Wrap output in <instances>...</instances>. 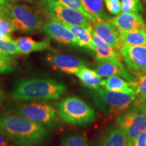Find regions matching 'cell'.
<instances>
[{"instance_id":"1","label":"cell","mask_w":146,"mask_h":146,"mask_svg":"<svg viewBox=\"0 0 146 146\" xmlns=\"http://www.w3.org/2000/svg\"><path fill=\"white\" fill-rule=\"evenodd\" d=\"M0 131L18 146H40L50 136L47 127L16 114H0Z\"/></svg>"},{"instance_id":"2","label":"cell","mask_w":146,"mask_h":146,"mask_svg":"<svg viewBox=\"0 0 146 146\" xmlns=\"http://www.w3.org/2000/svg\"><path fill=\"white\" fill-rule=\"evenodd\" d=\"M67 90L64 84L50 77L21 78L12 83L10 95L22 101L58 100Z\"/></svg>"},{"instance_id":"3","label":"cell","mask_w":146,"mask_h":146,"mask_svg":"<svg viewBox=\"0 0 146 146\" xmlns=\"http://www.w3.org/2000/svg\"><path fill=\"white\" fill-rule=\"evenodd\" d=\"M56 112L64 123L74 127H83L92 123L96 118V112L79 97H66L56 104Z\"/></svg>"},{"instance_id":"4","label":"cell","mask_w":146,"mask_h":146,"mask_svg":"<svg viewBox=\"0 0 146 146\" xmlns=\"http://www.w3.org/2000/svg\"><path fill=\"white\" fill-rule=\"evenodd\" d=\"M91 95L95 105L102 112L112 116H118L130 109L135 98L133 93L108 91L102 87L91 89Z\"/></svg>"},{"instance_id":"5","label":"cell","mask_w":146,"mask_h":146,"mask_svg":"<svg viewBox=\"0 0 146 146\" xmlns=\"http://www.w3.org/2000/svg\"><path fill=\"white\" fill-rule=\"evenodd\" d=\"M9 112L39 123L49 129H54L56 122V112L52 106L43 102L6 104Z\"/></svg>"},{"instance_id":"6","label":"cell","mask_w":146,"mask_h":146,"mask_svg":"<svg viewBox=\"0 0 146 146\" xmlns=\"http://www.w3.org/2000/svg\"><path fill=\"white\" fill-rule=\"evenodd\" d=\"M1 12L9 18L16 30L31 33L42 27L39 16L24 5L7 3Z\"/></svg>"},{"instance_id":"7","label":"cell","mask_w":146,"mask_h":146,"mask_svg":"<svg viewBox=\"0 0 146 146\" xmlns=\"http://www.w3.org/2000/svg\"><path fill=\"white\" fill-rule=\"evenodd\" d=\"M42 4L51 21L78 25L91 31L93 23L81 12L61 4L56 0H43Z\"/></svg>"},{"instance_id":"8","label":"cell","mask_w":146,"mask_h":146,"mask_svg":"<svg viewBox=\"0 0 146 146\" xmlns=\"http://www.w3.org/2000/svg\"><path fill=\"white\" fill-rule=\"evenodd\" d=\"M116 126L125 133L127 141H135L140 133L146 131V114L131 108L117 116Z\"/></svg>"},{"instance_id":"9","label":"cell","mask_w":146,"mask_h":146,"mask_svg":"<svg viewBox=\"0 0 146 146\" xmlns=\"http://www.w3.org/2000/svg\"><path fill=\"white\" fill-rule=\"evenodd\" d=\"M119 52L129 70L135 73L146 72V45H122Z\"/></svg>"},{"instance_id":"10","label":"cell","mask_w":146,"mask_h":146,"mask_svg":"<svg viewBox=\"0 0 146 146\" xmlns=\"http://www.w3.org/2000/svg\"><path fill=\"white\" fill-rule=\"evenodd\" d=\"M95 71L101 77L108 78L113 76H122L124 79L133 83L135 76L125 68L121 62L118 58H108V59L97 60L95 65Z\"/></svg>"},{"instance_id":"11","label":"cell","mask_w":146,"mask_h":146,"mask_svg":"<svg viewBox=\"0 0 146 146\" xmlns=\"http://www.w3.org/2000/svg\"><path fill=\"white\" fill-rule=\"evenodd\" d=\"M47 61L54 69L69 74H76L80 69L87 66L84 60L68 54H50L47 57Z\"/></svg>"},{"instance_id":"12","label":"cell","mask_w":146,"mask_h":146,"mask_svg":"<svg viewBox=\"0 0 146 146\" xmlns=\"http://www.w3.org/2000/svg\"><path fill=\"white\" fill-rule=\"evenodd\" d=\"M91 31L112 48L119 52L122 45L120 39V31L112 23L109 21H102L93 23Z\"/></svg>"},{"instance_id":"13","label":"cell","mask_w":146,"mask_h":146,"mask_svg":"<svg viewBox=\"0 0 146 146\" xmlns=\"http://www.w3.org/2000/svg\"><path fill=\"white\" fill-rule=\"evenodd\" d=\"M41 27L47 36L58 43L78 46V43L74 35L61 23L51 21L50 23L44 24Z\"/></svg>"},{"instance_id":"14","label":"cell","mask_w":146,"mask_h":146,"mask_svg":"<svg viewBox=\"0 0 146 146\" xmlns=\"http://www.w3.org/2000/svg\"><path fill=\"white\" fill-rule=\"evenodd\" d=\"M109 21L120 31L146 29V25L141 14L121 12L111 18Z\"/></svg>"},{"instance_id":"15","label":"cell","mask_w":146,"mask_h":146,"mask_svg":"<svg viewBox=\"0 0 146 146\" xmlns=\"http://www.w3.org/2000/svg\"><path fill=\"white\" fill-rule=\"evenodd\" d=\"M92 36L94 52L96 54V60L108 59V58H118L121 60L120 52L114 50L110 45L99 37L93 31H91Z\"/></svg>"},{"instance_id":"16","label":"cell","mask_w":146,"mask_h":146,"mask_svg":"<svg viewBox=\"0 0 146 146\" xmlns=\"http://www.w3.org/2000/svg\"><path fill=\"white\" fill-rule=\"evenodd\" d=\"M20 54H29L31 52L49 50L50 43L48 40L36 41L28 36L21 37L15 41Z\"/></svg>"},{"instance_id":"17","label":"cell","mask_w":146,"mask_h":146,"mask_svg":"<svg viewBox=\"0 0 146 146\" xmlns=\"http://www.w3.org/2000/svg\"><path fill=\"white\" fill-rule=\"evenodd\" d=\"M101 87L108 91L135 94L133 83L118 76H113L102 80Z\"/></svg>"},{"instance_id":"18","label":"cell","mask_w":146,"mask_h":146,"mask_svg":"<svg viewBox=\"0 0 146 146\" xmlns=\"http://www.w3.org/2000/svg\"><path fill=\"white\" fill-rule=\"evenodd\" d=\"M58 23H61L62 25L66 27L74 35L78 43V46L85 47L92 51L94 50L91 31L78 25H69V24L62 23V22H58Z\"/></svg>"},{"instance_id":"19","label":"cell","mask_w":146,"mask_h":146,"mask_svg":"<svg viewBox=\"0 0 146 146\" xmlns=\"http://www.w3.org/2000/svg\"><path fill=\"white\" fill-rule=\"evenodd\" d=\"M125 133L117 126H111L107 129L101 146H126Z\"/></svg>"},{"instance_id":"20","label":"cell","mask_w":146,"mask_h":146,"mask_svg":"<svg viewBox=\"0 0 146 146\" xmlns=\"http://www.w3.org/2000/svg\"><path fill=\"white\" fill-rule=\"evenodd\" d=\"M75 75L85 87L91 89H96L101 87L102 77L95 70L83 67L76 72Z\"/></svg>"},{"instance_id":"21","label":"cell","mask_w":146,"mask_h":146,"mask_svg":"<svg viewBox=\"0 0 146 146\" xmlns=\"http://www.w3.org/2000/svg\"><path fill=\"white\" fill-rule=\"evenodd\" d=\"M120 39L122 45H146V29L120 31Z\"/></svg>"},{"instance_id":"22","label":"cell","mask_w":146,"mask_h":146,"mask_svg":"<svg viewBox=\"0 0 146 146\" xmlns=\"http://www.w3.org/2000/svg\"><path fill=\"white\" fill-rule=\"evenodd\" d=\"M133 83L135 89V98L131 108L136 107L142 104L146 103V72L135 73Z\"/></svg>"},{"instance_id":"23","label":"cell","mask_w":146,"mask_h":146,"mask_svg":"<svg viewBox=\"0 0 146 146\" xmlns=\"http://www.w3.org/2000/svg\"><path fill=\"white\" fill-rule=\"evenodd\" d=\"M82 2L87 12L98 21H110L111 18L104 10L103 0H82Z\"/></svg>"},{"instance_id":"24","label":"cell","mask_w":146,"mask_h":146,"mask_svg":"<svg viewBox=\"0 0 146 146\" xmlns=\"http://www.w3.org/2000/svg\"><path fill=\"white\" fill-rule=\"evenodd\" d=\"M60 146H89V143L83 133H71L63 137Z\"/></svg>"},{"instance_id":"25","label":"cell","mask_w":146,"mask_h":146,"mask_svg":"<svg viewBox=\"0 0 146 146\" xmlns=\"http://www.w3.org/2000/svg\"><path fill=\"white\" fill-rule=\"evenodd\" d=\"M56 1L69 8L81 12L87 18H89L93 23L98 21L96 17L89 14L86 10V9L84 7L83 2H82V0H56Z\"/></svg>"},{"instance_id":"26","label":"cell","mask_w":146,"mask_h":146,"mask_svg":"<svg viewBox=\"0 0 146 146\" xmlns=\"http://www.w3.org/2000/svg\"><path fill=\"white\" fill-rule=\"evenodd\" d=\"M121 11L125 13L141 14L143 9L140 0H122Z\"/></svg>"},{"instance_id":"27","label":"cell","mask_w":146,"mask_h":146,"mask_svg":"<svg viewBox=\"0 0 146 146\" xmlns=\"http://www.w3.org/2000/svg\"><path fill=\"white\" fill-rule=\"evenodd\" d=\"M16 30L15 27L11 23L9 18L5 16L2 12H0V32L9 35Z\"/></svg>"},{"instance_id":"28","label":"cell","mask_w":146,"mask_h":146,"mask_svg":"<svg viewBox=\"0 0 146 146\" xmlns=\"http://www.w3.org/2000/svg\"><path fill=\"white\" fill-rule=\"evenodd\" d=\"M0 50L10 55L20 54L15 41L0 39Z\"/></svg>"},{"instance_id":"29","label":"cell","mask_w":146,"mask_h":146,"mask_svg":"<svg viewBox=\"0 0 146 146\" xmlns=\"http://www.w3.org/2000/svg\"><path fill=\"white\" fill-rule=\"evenodd\" d=\"M107 10L113 15H118L122 12L121 1L120 0H104Z\"/></svg>"},{"instance_id":"30","label":"cell","mask_w":146,"mask_h":146,"mask_svg":"<svg viewBox=\"0 0 146 146\" xmlns=\"http://www.w3.org/2000/svg\"><path fill=\"white\" fill-rule=\"evenodd\" d=\"M0 62L10 65L11 66H14L15 64V60H14V58L10 54L3 52L1 50H0Z\"/></svg>"},{"instance_id":"31","label":"cell","mask_w":146,"mask_h":146,"mask_svg":"<svg viewBox=\"0 0 146 146\" xmlns=\"http://www.w3.org/2000/svg\"><path fill=\"white\" fill-rule=\"evenodd\" d=\"M135 146H146V131L139 135L134 141Z\"/></svg>"},{"instance_id":"32","label":"cell","mask_w":146,"mask_h":146,"mask_svg":"<svg viewBox=\"0 0 146 146\" xmlns=\"http://www.w3.org/2000/svg\"><path fill=\"white\" fill-rule=\"evenodd\" d=\"M14 71V68L6 64L0 62V74H8Z\"/></svg>"},{"instance_id":"33","label":"cell","mask_w":146,"mask_h":146,"mask_svg":"<svg viewBox=\"0 0 146 146\" xmlns=\"http://www.w3.org/2000/svg\"><path fill=\"white\" fill-rule=\"evenodd\" d=\"M0 146H12L10 140H9L1 131H0Z\"/></svg>"},{"instance_id":"34","label":"cell","mask_w":146,"mask_h":146,"mask_svg":"<svg viewBox=\"0 0 146 146\" xmlns=\"http://www.w3.org/2000/svg\"><path fill=\"white\" fill-rule=\"evenodd\" d=\"M132 108L141 111V112H142L143 113H144V114H146V103L142 104L139 105L136 107H133V108Z\"/></svg>"},{"instance_id":"35","label":"cell","mask_w":146,"mask_h":146,"mask_svg":"<svg viewBox=\"0 0 146 146\" xmlns=\"http://www.w3.org/2000/svg\"><path fill=\"white\" fill-rule=\"evenodd\" d=\"M0 39L8 40V41H12V37H11L10 35H9L4 34L1 32H0Z\"/></svg>"},{"instance_id":"36","label":"cell","mask_w":146,"mask_h":146,"mask_svg":"<svg viewBox=\"0 0 146 146\" xmlns=\"http://www.w3.org/2000/svg\"><path fill=\"white\" fill-rule=\"evenodd\" d=\"M7 3V0H0V12L4 8Z\"/></svg>"},{"instance_id":"37","label":"cell","mask_w":146,"mask_h":146,"mask_svg":"<svg viewBox=\"0 0 146 146\" xmlns=\"http://www.w3.org/2000/svg\"><path fill=\"white\" fill-rule=\"evenodd\" d=\"M5 99V95L3 91H2V89L0 88V104L2 102L3 100Z\"/></svg>"},{"instance_id":"38","label":"cell","mask_w":146,"mask_h":146,"mask_svg":"<svg viewBox=\"0 0 146 146\" xmlns=\"http://www.w3.org/2000/svg\"><path fill=\"white\" fill-rule=\"evenodd\" d=\"M126 146H135L134 141H127V145H126Z\"/></svg>"},{"instance_id":"39","label":"cell","mask_w":146,"mask_h":146,"mask_svg":"<svg viewBox=\"0 0 146 146\" xmlns=\"http://www.w3.org/2000/svg\"><path fill=\"white\" fill-rule=\"evenodd\" d=\"M94 146H101V145H100V144L99 143H96Z\"/></svg>"},{"instance_id":"40","label":"cell","mask_w":146,"mask_h":146,"mask_svg":"<svg viewBox=\"0 0 146 146\" xmlns=\"http://www.w3.org/2000/svg\"><path fill=\"white\" fill-rule=\"evenodd\" d=\"M9 1H20V0H9Z\"/></svg>"},{"instance_id":"41","label":"cell","mask_w":146,"mask_h":146,"mask_svg":"<svg viewBox=\"0 0 146 146\" xmlns=\"http://www.w3.org/2000/svg\"><path fill=\"white\" fill-rule=\"evenodd\" d=\"M145 21H146V17H145Z\"/></svg>"},{"instance_id":"42","label":"cell","mask_w":146,"mask_h":146,"mask_svg":"<svg viewBox=\"0 0 146 146\" xmlns=\"http://www.w3.org/2000/svg\"><path fill=\"white\" fill-rule=\"evenodd\" d=\"M145 1H146V0H145Z\"/></svg>"}]
</instances>
